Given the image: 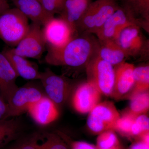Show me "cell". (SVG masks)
I'll return each instance as SVG.
<instances>
[{
    "mask_svg": "<svg viewBox=\"0 0 149 149\" xmlns=\"http://www.w3.org/2000/svg\"><path fill=\"white\" fill-rule=\"evenodd\" d=\"M99 44L97 37L92 34L78 35L61 49L47 50L45 61L55 66L85 67L97 55Z\"/></svg>",
    "mask_w": 149,
    "mask_h": 149,
    "instance_id": "obj_1",
    "label": "cell"
},
{
    "mask_svg": "<svg viewBox=\"0 0 149 149\" xmlns=\"http://www.w3.org/2000/svg\"><path fill=\"white\" fill-rule=\"evenodd\" d=\"M120 6L118 0L92 1L76 25L77 34L95 35Z\"/></svg>",
    "mask_w": 149,
    "mask_h": 149,
    "instance_id": "obj_2",
    "label": "cell"
},
{
    "mask_svg": "<svg viewBox=\"0 0 149 149\" xmlns=\"http://www.w3.org/2000/svg\"><path fill=\"white\" fill-rule=\"evenodd\" d=\"M28 19L16 8H10L0 15V39L15 47L28 32Z\"/></svg>",
    "mask_w": 149,
    "mask_h": 149,
    "instance_id": "obj_3",
    "label": "cell"
},
{
    "mask_svg": "<svg viewBox=\"0 0 149 149\" xmlns=\"http://www.w3.org/2000/svg\"><path fill=\"white\" fill-rule=\"evenodd\" d=\"M115 41L128 58L145 60L148 58L149 40L138 25H131L123 29Z\"/></svg>",
    "mask_w": 149,
    "mask_h": 149,
    "instance_id": "obj_4",
    "label": "cell"
},
{
    "mask_svg": "<svg viewBox=\"0 0 149 149\" xmlns=\"http://www.w3.org/2000/svg\"><path fill=\"white\" fill-rule=\"evenodd\" d=\"M133 25H138L144 30L143 24L141 20L128 8L120 4L119 8L95 35L100 42L115 41L123 29Z\"/></svg>",
    "mask_w": 149,
    "mask_h": 149,
    "instance_id": "obj_5",
    "label": "cell"
},
{
    "mask_svg": "<svg viewBox=\"0 0 149 149\" xmlns=\"http://www.w3.org/2000/svg\"><path fill=\"white\" fill-rule=\"evenodd\" d=\"M85 68L87 81L95 85L101 94L111 97L114 85V67L96 55Z\"/></svg>",
    "mask_w": 149,
    "mask_h": 149,
    "instance_id": "obj_6",
    "label": "cell"
},
{
    "mask_svg": "<svg viewBox=\"0 0 149 149\" xmlns=\"http://www.w3.org/2000/svg\"><path fill=\"white\" fill-rule=\"evenodd\" d=\"M42 29L47 50L61 49L78 35L73 27L60 17L50 19Z\"/></svg>",
    "mask_w": 149,
    "mask_h": 149,
    "instance_id": "obj_7",
    "label": "cell"
},
{
    "mask_svg": "<svg viewBox=\"0 0 149 149\" xmlns=\"http://www.w3.org/2000/svg\"><path fill=\"white\" fill-rule=\"evenodd\" d=\"M120 117L112 102H100L89 113L87 125L93 133L100 134L107 130H114Z\"/></svg>",
    "mask_w": 149,
    "mask_h": 149,
    "instance_id": "obj_8",
    "label": "cell"
},
{
    "mask_svg": "<svg viewBox=\"0 0 149 149\" xmlns=\"http://www.w3.org/2000/svg\"><path fill=\"white\" fill-rule=\"evenodd\" d=\"M42 26L32 23L26 35L15 48V53L26 58L40 59L45 50L46 45Z\"/></svg>",
    "mask_w": 149,
    "mask_h": 149,
    "instance_id": "obj_9",
    "label": "cell"
},
{
    "mask_svg": "<svg viewBox=\"0 0 149 149\" xmlns=\"http://www.w3.org/2000/svg\"><path fill=\"white\" fill-rule=\"evenodd\" d=\"M47 97L58 107L61 106L69 96L71 85L64 77L57 75L49 68L41 72L40 80Z\"/></svg>",
    "mask_w": 149,
    "mask_h": 149,
    "instance_id": "obj_10",
    "label": "cell"
},
{
    "mask_svg": "<svg viewBox=\"0 0 149 149\" xmlns=\"http://www.w3.org/2000/svg\"><path fill=\"white\" fill-rule=\"evenodd\" d=\"M44 96L40 90L31 85L18 88L7 102L9 117H15L27 111L29 107Z\"/></svg>",
    "mask_w": 149,
    "mask_h": 149,
    "instance_id": "obj_11",
    "label": "cell"
},
{
    "mask_svg": "<svg viewBox=\"0 0 149 149\" xmlns=\"http://www.w3.org/2000/svg\"><path fill=\"white\" fill-rule=\"evenodd\" d=\"M101 95L95 85L87 81L76 88L72 97V106L80 113H88L100 102Z\"/></svg>",
    "mask_w": 149,
    "mask_h": 149,
    "instance_id": "obj_12",
    "label": "cell"
},
{
    "mask_svg": "<svg viewBox=\"0 0 149 149\" xmlns=\"http://www.w3.org/2000/svg\"><path fill=\"white\" fill-rule=\"evenodd\" d=\"M27 111L35 122L42 125L53 122L57 119L59 114L58 107L45 96L32 104Z\"/></svg>",
    "mask_w": 149,
    "mask_h": 149,
    "instance_id": "obj_13",
    "label": "cell"
},
{
    "mask_svg": "<svg viewBox=\"0 0 149 149\" xmlns=\"http://www.w3.org/2000/svg\"><path fill=\"white\" fill-rule=\"evenodd\" d=\"M135 67L132 63L126 61L114 67V85L111 97L116 100L121 99L133 90Z\"/></svg>",
    "mask_w": 149,
    "mask_h": 149,
    "instance_id": "obj_14",
    "label": "cell"
},
{
    "mask_svg": "<svg viewBox=\"0 0 149 149\" xmlns=\"http://www.w3.org/2000/svg\"><path fill=\"white\" fill-rule=\"evenodd\" d=\"M2 53L8 60L17 76L27 80H40L41 72L27 58L15 53L11 48H6Z\"/></svg>",
    "mask_w": 149,
    "mask_h": 149,
    "instance_id": "obj_15",
    "label": "cell"
},
{
    "mask_svg": "<svg viewBox=\"0 0 149 149\" xmlns=\"http://www.w3.org/2000/svg\"><path fill=\"white\" fill-rule=\"evenodd\" d=\"M18 77L6 57L0 53V95L7 103L18 88L16 84Z\"/></svg>",
    "mask_w": 149,
    "mask_h": 149,
    "instance_id": "obj_16",
    "label": "cell"
},
{
    "mask_svg": "<svg viewBox=\"0 0 149 149\" xmlns=\"http://www.w3.org/2000/svg\"><path fill=\"white\" fill-rule=\"evenodd\" d=\"M15 8L25 15L32 23L43 26L54 16L48 13L39 0H14Z\"/></svg>",
    "mask_w": 149,
    "mask_h": 149,
    "instance_id": "obj_17",
    "label": "cell"
},
{
    "mask_svg": "<svg viewBox=\"0 0 149 149\" xmlns=\"http://www.w3.org/2000/svg\"><path fill=\"white\" fill-rule=\"evenodd\" d=\"M92 2V0H65L59 17L76 30L77 23Z\"/></svg>",
    "mask_w": 149,
    "mask_h": 149,
    "instance_id": "obj_18",
    "label": "cell"
},
{
    "mask_svg": "<svg viewBox=\"0 0 149 149\" xmlns=\"http://www.w3.org/2000/svg\"><path fill=\"white\" fill-rule=\"evenodd\" d=\"M97 55L115 67L125 61L128 57L115 41L100 42Z\"/></svg>",
    "mask_w": 149,
    "mask_h": 149,
    "instance_id": "obj_19",
    "label": "cell"
},
{
    "mask_svg": "<svg viewBox=\"0 0 149 149\" xmlns=\"http://www.w3.org/2000/svg\"><path fill=\"white\" fill-rule=\"evenodd\" d=\"M120 4L130 9L142 22L146 32H149V0H120Z\"/></svg>",
    "mask_w": 149,
    "mask_h": 149,
    "instance_id": "obj_20",
    "label": "cell"
},
{
    "mask_svg": "<svg viewBox=\"0 0 149 149\" xmlns=\"http://www.w3.org/2000/svg\"><path fill=\"white\" fill-rule=\"evenodd\" d=\"M20 128V123L15 118L0 120V149L17 136Z\"/></svg>",
    "mask_w": 149,
    "mask_h": 149,
    "instance_id": "obj_21",
    "label": "cell"
},
{
    "mask_svg": "<svg viewBox=\"0 0 149 149\" xmlns=\"http://www.w3.org/2000/svg\"><path fill=\"white\" fill-rule=\"evenodd\" d=\"M148 91L131 94L130 97V109L128 112L136 116L144 114L148 111Z\"/></svg>",
    "mask_w": 149,
    "mask_h": 149,
    "instance_id": "obj_22",
    "label": "cell"
},
{
    "mask_svg": "<svg viewBox=\"0 0 149 149\" xmlns=\"http://www.w3.org/2000/svg\"><path fill=\"white\" fill-rule=\"evenodd\" d=\"M134 84L132 94L149 91L148 64L135 67L133 70Z\"/></svg>",
    "mask_w": 149,
    "mask_h": 149,
    "instance_id": "obj_23",
    "label": "cell"
},
{
    "mask_svg": "<svg viewBox=\"0 0 149 149\" xmlns=\"http://www.w3.org/2000/svg\"><path fill=\"white\" fill-rule=\"evenodd\" d=\"M44 142L37 143V149H68V147L61 136L55 133H47Z\"/></svg>",
    "mask_w": 149,
    "mask_h": 149,
    "instance_id": "obj_24",
    "label": "cell"
},
{
    "mask_svg": "<svg viewBox=\"0 0 149 149\" xmlns=\"http://www.w3.org/2000/svg\"><path fill=\"white\" fill-rule=\"evenodd\" d=\"M136 116L129 112L126 113L117 120L114 130L124 135L131 136V128Z\"/></svg>",
    "mask_w": 149,
    "mask_h": 149,
    "instance_id": "obj_25",
    "label": "cell"
},
{
    "mask_svg": "<svg viewBox=\"0 0 149 149\" xmlns=\"http://www.w3.org/2000/svg\"><path fill=\"white\" fill-rule=\"evenodd\" d=\"M98 148H111L118 146V140L113 130H109L100 134L97 140Z\"/></svg>",
    "mask_w": 149,
    "mask_h": 149,
    "instance_id": "obj_26",
    "label": "cell"
},
{
    "mask_svg": "<svg viewBox=\"0 0 149 149\" xmlns=\"http://www.w3.org/2000/svg\"><path fill=\"white\" fill-rule=\"evenodd\" d=\"M149 118L145 114L136 116L131 128V136H141L149 133Z\"/></svg>",
    "mask_w": 149,
    "mask_h": 149,
    "instance_id": "obj_27",
    "label": "cell"
},
{
    "mask_svg": "<svg viewBox=\"0 0 149 149\" xmlns=\"http://www.w3.org/2000/svg\"><path fill=\"white\" fill-rule=\"evenodd\" d=\"M43 8L51 15L61 12L65 0H39Z\"/></svg>",
    "mask_w": 149,
    "mask_h": 149,
    "instance_id": "obj_28",
    "label": "cell"
},
{
    "mask_svg": "<svg viewBox=\"0 0 149 149\" xmlns=\"http://www.w3.org/2000/svg\"><path fill=\"white\" fill-rule=\"evenodd\" d=\"M8 118H9L8 104L0 95V120Z\"/></svg>",
    "mask_w": 149,
    "mask_h": 149,
    "instance_id": "obj_29",
    "label": "cell"
},
{
    "mask_svg": "<svg viewBox=\"0 0 149 149\" xmlns=\"http://www.w3.org/2000/svg\"><path fill=\"white\" fill-rule=\"evenodd\" d=\"M70 146L71 149H98L92 144L82 141H72Z\"/></svg>",
    "mask_w": 149,
    "mask_h": 149,
    "instance_id": "obj_30",
    "label": "cell"
},
{
    "mask_svg": "<svg viewBox=\"0 0 149 149\" xmlns=\"http://www.w3.org/2000/svg\"><path fill=\"white\" fill-rule=\"evenodd\" d=\"M37 141L32 140L22 144L17 149H37Z\"/></svg>",
    "mask_w": 149,
    "mask_h": 149,
    "instance_id": "obj_31",
    "label": "cell"
},
{
    "mask_svg": "<svg viewBox=\"0 0 149 149\" xmlns=\"http://www.w3.org/2000/svg\"><path fill=\"white\" fill-rule=\"evenodd\" d=\"M10 8L8 0H0V15Z\"/></svg>",
    "mask_w": 149,
    "mask_h": 149,
    "instance_id": "obj_32",
    "label": "cell"
},
{
    "mask_svg": "<svg viewBox=\"0 0 149 149\" xmlns=\"http://www.w3.org/2000/svg\"><path fill=\"white\" fill-rule=\"evenodd\" d=\"M130 149H149V145L141 141L134 144Z\"/></svg>",
    "mask_w": 149,
    "mask_h": 149,
    "instance_id": "obj_33",
    "label": "cell"
},
{
    "mask_svg": "<svg viewBox=\"0 0 149 149\" xmlns=\"http://www.w3.org/2000/svg\"><path fill=\"white\" fill-rule=\"evenodd\" d=\"M98 149H119L118 146L111 148H98Z\"/></svg>",
    "mask_w": 149,
    "mask_h": 149,
    "instance_id": "obj_34",
    "label": "cell"
},
{
    "mask_svg": "<svg viewBox=\"0 0 149 149\" xmlns=\"http://www.w3.org/2000/svg\"><path fill=\"white\" fill-rule=\"evenodd\" d=\"M11 1H14V0H11Z\"/></svg>",
    "mask_w": 149,
    "mask_h": 149,
    "instance_id": "obj_35",
    "label": "cell"
}]
</instances>
